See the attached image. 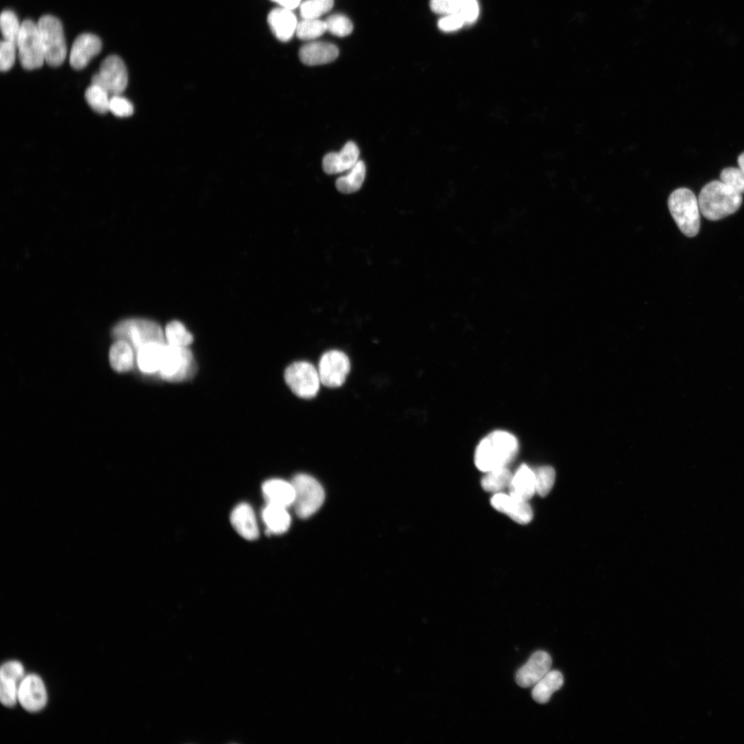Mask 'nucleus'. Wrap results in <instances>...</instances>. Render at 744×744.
Segmentation results:
<instances>
[{"instance_id": "nucleus-1", "label": "nucleus", "mask_w": 744, "mask_h": 744, "mask_svg": "<svg viewBox=\"0 0 744 744\" xmlns=\"http://www.w3.org/2000/svg\"><path fill=\"white\" fill-rule=\"evenodd\" d=\"M517 437L506 431H494L484 437L475 451V464L483 472L505 467L517 455Z\"/></svg>"}, {"instance_id": "nucleus-2", "label": "nucleus", "mask_w": 744, "mask_h": 744, "mask_svg": "<svg viewBox=\"0 0 744 744\" xmlns=\"http://www.w3.org/2000/svg\"><path fill=\"white\" fill-rule=\"evenodd\" d=\"M698 201L704 217L718 220L736 212L741 205L742 196L722 181L713 180L702 188Z\"/></svg>"}, {"instance_id": "nucleus-3", "label": "nucleus", "mask_w": 744, "mask_h": 744, "mask_svg": "<svg viewBox=\"0 0 744 744\" xmlns=\"http://www.w3.org/2000/svg\"><path fill=\"white\" fill-rule=\"evenodd\" d=\"M668 205L681 231L686 236H695L700 228V209L694 194L687 188L676 189L670 195Z\"/></svg>"}, {"instance_id": "nucleus-4", "label": "nucleus", "mask_w": 744, "mask_h": 744, "mask_svg": "<svg viewBox=\"0 0 744 744\" xmlns=\"http://www.w3.org/2000/svg\"><path fill=\"white\" fill-rule=\"evenodd\" d=\"M115 340L130 343L135 352L141 347L152 342H165L164 330L154 321L139 318H127L118 322L112 329Z\"/></svg>"}, {"instance_id": "nucleus-5", "label": "nucleus", "mask_w": 744, "mask_h": 744, "mask_svg": "<svg viewBox=\"0 0 744 744\" xmlns=\"http://www.w3.org/2000/svg\"><path fill=\"white\" fill-rule=\"evenodd\" d=\"M37 24L45 61L49 65L59 66L65 61L67 53L61 23L53 16L44 15L39 19Z\"/></svg>"}, {"instance_id": "nucleus-6", "label": "nucleus", "mask_w": 744, "mask_h": 744, "mask_svg": "<svg viewBox=\"0 0 744 744\" xmlns=\"http://www.w3.org/2000/svg\"><path fill=\"white\" fill-rule=\"evenodd\" d=\"M291 482L294 488L293 506L296 515L301 518L310 517L324 502L322 486L316 479L306 474L296 475Z\"/></svg>"}, {"instance_id": "nucleus-7", "label": "nucleus", "mask_w": 744, "mask_h": 744, "mask_svg": "<svg viewBox=\"0 0 744 744\" xmlns=\"http://www.w3.org/2000/svg\"><path fill=\"white\" fill-rule=\"evenodd\" d=\"M194 370V360L189 347H178L165 343L159 375L165 380L182 382L189 378Z\"/></svg>"}, {"instance_id": "nucleus-8", "label": "nucleus", "mask_w": 744, "mask_h": 744, "mask_svg": "<svg viewBox=\"0 0 744 744\" xmlns=\"http://www.w3.org/2000/svg\"><path fill=\"white\" fill-rule=\"evenodd\" d=\"M285 380L297 396L302 398L315 397L321 384L318 369L305 361L290 364L285 370Z\"/></svg>"}, {"instance_id": "nucleus-9", "label": "nucleus", "mask_w": 744, "mask_h": 744, "mask_svg": "<svg viewBox=\"0 0 744 744\" xmlns=\"http://www.w3.org/2000/svg\"><path fill=\"white\" fill-rule=\"evenodd\" d=\"M17 47L19 61L25 69L42 66L45 58L37 23L29 19L22 22Z\"/></svg>"}, {"instance_id": "nucleus-10", "label": "nucleus", "mask_w": 744, "mask_h": 744, "mask_svg": "<svg viewBox=\"0 0 744 744\" xmlns=\"http://www.w3.org/2000/svg\"><path fill=\"white\" fill-rule=\"evenodd\" d=\"M128 81L127 72L123 60L110 55L101 63L99 71L92 79V83L104 88L111 96L121 94Z\"/></svg>"}, {"instance_id": "nucleus-11", "label": "nucleus", "mask_w": 744, "mask_h": 744, "mask_svg": "<svg viewBox=\"0 0 744 744\" xmlns=\"http://www.w3.org/2000/svg\"><path fill=\"white\" fill-rule=\"evenodd\" d=\"M350 371L348 356L338 350L325 352L319 361L318 371L321 384L329 387H338L345 381Z\"/></svg>"}, {"instance_id": "nucleus-12", "label": "nucleus", "mask_w": 744, "mask_h": 744, "mask_svg": "<svg viewBox=\"0 0 744 744\" xmlns=\"http://www.w3.org/2000/svg\"><path fill=\"white\" fill-rule=\"evenodd\" d=\"M47 701V691L41 678L35 674L25 675L18 691V702L23 708L28 712H38L45 706Z\"/></svg>"}, {"instance_id": "nucleus-13", "label": "nucleus", "mask_w": 744, "mask_h": 744, "mask_svg": "<svg viewBox=\"0 0 744 744\" xmlns=\"http://www.w3.org/2000/svg\"><path fill=\"white\" fill-rule=\"evenodd\" d=\"M24 668L18 661L4 663L0 670V699L6 707H12L18 702V691L25 676Z\"/></svg>"}, {"instance_id": "nucleus-14", "label": "nucleus", "mask_w": 744, "mask_h": 744, "mask_svg": "<svg viewBox=\"0 0 744 744\" xmlns=\"http://www.w3.org/2000/svg\"><path fill=\"white\" fill-rule=\"evenodd\" d=\"M552 659L550 654L542 650L534 652L527 662L517 672V684L524 688L534 686L550 670Z\"/></svg>"}, {"instance_id": "nucleus-15", "label": "nucleus", "mask_w": 744, "mask_h": 744, "mask_svg": "<svg viewBox=\"0 0 744 744\" xmlns=\"http://www.w3.org/2000/svg\"><path fill=\"white\" fill-rule=\"evenodd\" d=\"M490 504L495 509L521 524L529 523L533 517V510L528 502L516 499L510 494L496 493L491 497Z\"/></svg>"}, {"instance_id": "nucleus-16", "label": "nucleus", "mask_w": 744, "mask_h": 744, "mask_svg": "<svg viewBox=\"0 0 744 744\" xmlns=\"http://www.w3.org/2000/svg\"><path fill=\"white\" fill-rule=\"evenodd\" d=\"M100 39L92 34L84 33L76 37L70 54V63L76 70L85 68L101 50Z\"/></svg>"}, {"instance_id": "nucleus-17", "label": "nucleus", "mask_w": 744, "mask_h": 744, "mask_svg": "<svg viewBox=\"0 0 744 744\" xmlns=\"http://www.w3.org/2000/svg\"><path fill=\"white\" fill-rule=\"evenodd\" d=\"M359 149L352 141L347 143L339 152L327 154L322 160V168L328 174L351 169L359 161Z\"/></svg>"}, {"instance_id": "nucleus-18", "label": "nucleus", "mask_w": 744, "mask_h": 744, "mask_svg": "<svg viewBox=\"0 0 744 744\" xmlns=\"http://www.w3.org/2000/svg\"><path fill=\"white\" fill-rule=\"evenodd\" d=\"M231 524L236 531L247 540H255L259 536L256 517L251 506L247 503L238 504L232 510Z\"/></svg>"}, {"instance_id": "nucleus-19", "label": "nucleus", "mask_w": 744, "mask_h": 744, "mask_svg": "<svg viewBox=\"0 0 744 744\" xmlns=\"http://www.w3.org/2000/svg\"><path fill=\"white\" fill-rule=\"evenodd\" d=\"M267 23L274 36L281 41H288L296 33L298 21L292 10L279 7L271 10Z\"/></svg>"}, {"instance_id": "nucleus-20", "label": "nucleus", "mask_w": 744, "mask_h": 744, "mask_svg": "<svg viewBox=\"0 0 744 744\" xmlns=\"http://www.w3.org/2000/svg\"><path fill=\"white\" fill-rule=\"evenodd\" d=\"M338 48L330 43L313 41L302 45L299 50L300 61L307 65L330 63L338 56Z\"/></svg>"}, {"instance_id": "nucleus-21", "label": "nucleus", "mask_w": 744, "mask_h": 744, "mask_svg": "<svg viewBox=\"0 0 744 744\" xmlns=\"http://www.w3.org/2000/svg\"><path fill=\"white\" fill-rule=\"evenodd\" d=\"M262 491L267 504L285 508L293 506L295 494L291 482L281 479H271L263 483Z\"/></svg>"}, {"instance_id": "nucleus-22", "label": "nucleus", "mask_w": 744, "mask_h": 744, "mask_svg": "<svg viewBox=\"0 0 744 744\" xmlns=\"http://www.w3.org/2000/svg\"><path fill=\"white\" fill-rule=\"evenodd\" d=\"M508 490L513 497L528 502L536 493L534 470L521 464L513 475Z\"/></svg>"}, {"instance_id": "nucleus-23", "label": "nucleus", "mask_w": 744, "mask_h": 744, "mask_svg": "<svg viewBox=\"0 0 744 744\" xmlns=\"http://www.w3.org/2000/svg\"><path fill=\"white\" fill-rule=\"evenodd\" d=\"M165 347V342H152L138 349L136 351V362L139 370L147 374L158 373Z\"/></svg>"}, {"instance_id": "nucleus-24", "label": "nucleus", "mask_w": 744, "mask_h": 744, "mask_svg": "<svg viewBox=\"0 0 744 744\" xmlns=\"http://www.w3.org/2000/svg\"><path fill=\"white\" fill-rule=\"evenodd\" d=\"M262 519L269 534H282L291 524V517L287 508L267 504L262 510Z\"/></svg>"}, {"instance_id": "nucleus-25", "label": "nucleus", "mask_w": 744, "mask_h": 744, "mask_svg": "<svg viewBox=\"0 0 744 744\" xmlns=\"http://www.w3.org/2000/svg\"><path fill=\"white\" fill-rule=\"evenodd\" d=\"M110 365L119 373L130 371L136 360V352L132 345L123 340H116L109 354Z\"/></svg>"}, {"instance_id": "nucleus-26", "label": "nucleus", "mask_w": 744, "mask_h": 744, "mask_svg": "<svg viewBox=\"0 0 744 744\" xmlns=\"http://www.w3.org/2000/svg\"><path fill=\"white\" fill-rule=\"evenodd\" d=\"M564 683L562 674L557 670H550L533 687L532 697L539 703H547L552 694L559 690Z\"/></svg>"}, {"instance_id": "nucleus-27", "label": "nucleus", "mask_w": 744, "mask_h": 744, "mask_svg": "<svg viewBox=\"0 0 744 744\" xmlns=\"http://www.w3.org/2000/svg\"><path fill=\"white\" fill-rule=\"evenodd\" d=\"M366 174V167L363 161H359L349 172L335 181L338 191L350 194L358 191L362 186Z\"/></svg>"}, {"instance_id": "nucleus-28", "label": "nucleus", "mask_w": 744, "mask_h": 744, "mask_svg": "<svg viewBox=\"0 0 744 744\" xmlns=\"http://www.w3.org/2000/svg\"><path fill=\"white\" fill-rule=\"evenodd\" d=\"M513 475L506 466L491 470L482 478V487L486 491L499 492L508 488Z\"/></svg>"}, {"instance_id": "nucleus-29", "label": "nucleus", "mask_w": 744, "mask_h": 744, "mask_svg": "<svg viewBox=\"0 0 744 744\" xmlns=\"http://www.w3.org/2000/svg\"><path fill=\"white\" fill-rule=\"evenodd\" d=\"M165 340L167 344L189 347L193 342V335L185 326L178 320L168 323L164 330Z\"/></svg>"}, {"instance_id": "nucleus-30", "label": "nucleus", "mask_w": 744, "mask_h": 744, "mask_svg": "<svg viewBox=\"0 0 744 744\" xmlns=\"http://www.w3.org/2000/svg\"><path fill=\"white\" fill-rule=\"evenodd\" d=\"M110 96L104 88L94 83H92L85 92V98L88 105L99 114H105L109 111Z\"/></svg>"}, {"instance_id": "nucleus-31", "label": "nucleus", "mask_w": 744, "mask_h": 744, "mask_svg": "<svg viewBox=\"0 0 744 744\" xmlns=\"http://www.w3.org/2000/svg\"><path fill=\"white\" fill-rule=\"evenodd\" d=\"M0 26L4 40L17 45L21 24L19 23L15 13L9 10H3L0 17Z\"/></svg>"}, {"instance_id": "nucleus-32", "label": "nucleus", "mask_w": 744, "mask_h": 744, "mask_svg": "<svg viewBox=\"0 0 744 744\" xmlns=\"http://www.w3.org/2000/svg\"><path fill=\"white\" fill-rule=\"evenodd\" d=\"M326 31L324 21L319 19H303L298 23L296 33L302 40H312L320 37Z\"/></svg>"}, {"instance_id": "nucleus-33", "label": "nucleus", "mask_w": 744, "mask_h": 744, "mask_svg": "<svg viewBox=\"0 0 744 744\" xmlns=\"http://www.w3.org/2000/svg\"><path fill=\"white\" fill-rule=\"evenodd\" d=\"M533 470L535 476L536 493L541 497H545L553 486L555 471L550 466H539Z\"/></svg>"}, {"instance_id": "nucleus-34", "label": "nucleus", "mask_w": 744, "mask_h": 744, "mask_svg": "<svg viewBox=\"0 0 744 744\" xmlns=\"http://www.w3.org/2000/svg\"><path fill=\"white\" fill-rule=\"evenodd\" d=\"M333 6V0H306L300 6V15L303 19H318Z\"/></svg>"}, {"instance_id": "nucleus-35", "label": "nucleus", "mask_w": 744, "mask_h": 744, "mask_svg": "<svg viewBox=\"0 0 744 744\" xmlns=\"http://www.w3.org/2000/svg\"><path fill=\"white\" fill-rule=\"evenodd\" d=\"M324 21L327 31L337 37H346L353 30V24L350 19L341 14L331 15Z\"/></svg>"}, {"instance_id": "nucleus-36", "label": "nucleus", "mask_w": 744, "mask_h": 744, "mask_svg": "<svg viewBox=\"0 0 744 744\" xmlns=\"http://www.w3.org/2000/svg\"><path fill=\"white\" fill-rule=\"evenodd\" d=\"M721 181L734 191L744 193V172L740 168L727 167L722 170Z\"/></svg>"}, {"instance_id": "nucleus-37", "label": "nucleus", "mask_w": 744, "mask_h": 744, "mask_svg": "<svg viewBox=\"0 0 744 744\" xmlns=\"http://www.w3.org/2000/svg\"><path fill=\"white\" fill-rule=\"evenodd\" d=\"M109 111L118 117H127L134 112L133 104L121 94L110 96Z\"/></svg>"}, {"instance_id": "nucleus-38", "label": "nucleus", "mask_w": 744, "mask_h": 744, "mask_svg": "<svg viewBox=\"0 0 744 744\" xmlns=\"http://www.w3.org/2000/svg\"><path fill=\"white\" fill-rule=\"evenodd\" d=\"M456 14L465 23L474 22L479 15V6L476 0H456Z\"/></svg>"}, {"instance_id": "nucleus-39", "label": "nucleus", "mask_w": 744, "mask_h": 744, "mask_svg": "<svg viewBox=\"0 0 744 744\" xmlns=\"http://www.w3.org/2000/svg\"><path fill=\"white\" fill-rule=\"evenodd\" d=\"M17 45L12 42L3 40L0 44V69L2 72L9 70L14 65L16 59Z\"/></svg>"}, {"instance_id": "nucleus-40", "label": "nucleus", "mask_w": 744, "mask_h": 744, "mask_svg": "<svg viewBox=\"0 0 744 744\" xmlns=\"http://www.w3.org/2000/svg\"><path fill=\"white\" fill-rule=\"evenodd\" d=\"M465 24L463 19L457 14H448L440 19L438 27L444 32H453L459 29Z\"/></svg>"}, {"instance_id": "nucleus-41", "label": "nucleus", "mask_w": 744, "mask_h": 744, "mask_svg": "<svg viewBox=\"0 0 744 744\" xmlns=\"http://www.w3.org/2000/svg\"><path fill=\"white\" fill-rule=\"evenodd\" d=\"M430 6L435 13L446 15L456 14V0H431Z\"/></svg>"}, {"instance_id": "nucleus-42", "label": "nucleus", "mask_w": 744, "mask_h": 744, "mask_svg": "<svg viewBox=\"0 0 744 744\" xmlns=\"http://www.w3.org/2000/svg\"><path fill=\"white\" fill-rule=\"evenodd\" d=\"M271 1H274L276 3H277L278 4H279L280 6V7H282V8H285L292 10L295 9L296 8H297L300 5L301 0H271Z\"/></svg>"}, {"instance_id": "nucleus-43", "label": "nucleus", "mask_w": 744, "mask_h": 744, "mask_svg": "<svg viewBox=\"0 0 744 744\" xmlns=\"http://www.w3.org/2000/svg\"><path fill=\"white\" fill-rule=\"evenodd\" d=\"M738 164L739 168L744 172V152L738 156Z\"/></svg>"}]
</instances>
